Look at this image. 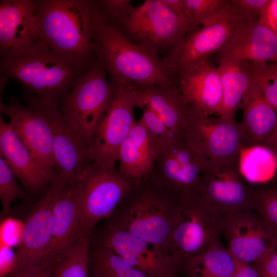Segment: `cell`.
I'll return each instance as SVG.
<instances>
[{"instance_id": "f6af8a7d", "label": "cell", "mask_w": 277, "mask_h": 277, "mask_svg": "<svg viewBox=\"0 0 277 277\" xmlns=\"http://www.w3.org/2000/svg\"><path fill=\"white\" fill-rule=\"evenodd\" d=\"M275 67V68H276V69L277 70V63H272Z\"/></svg>"}, {"instance_id": "7bdbcfd3", "label": "cell", "mask_w": 277, "mask_h": 277, "mask_svg": "<svg viewBox=\"0 0 277 277\" xmlns=\"http://www.w3.org/2000/svg\"><path fill=\"white\" fill-rule=\"evenodd\" d=\"M173 12L185 15V0H160Z\"/></svg>"}, {"instance_id": "836d02e7", "label": "cell", "mask_w": 277, "mask_h": 277, "mask_svg": "<svg viewBox=\"0 0 277 277\" xmlns=\"http://www.w3.org/2000/svg\"><path fill=\"white\" fill-rule=\"evenodd\" d=\"M229 0H185V15L190 24L197 28L219 13Z\"/></svg>"}, {"instance_id": "5bb4252c", "label": "cell", "mask_w": 277, "mask_h": 277, "mask_svg": "<svg viewBox=\"0 0 277 277\" xmlns=\"http://www.w3.org/2000/svg\"><path fill=\"white\" fill-rule=\"evenodd\" d=\"M207 160L181 132L159 151L154 171L149 177L180 195L196 190Z\"/></svg>"}, {"instance_id": "8d00e7d4", "label": "cell", "mask_w": 277, "mask_h": 277, "mask_svg": "<svg viewBox=\"0 0 277 277\" xmlns=\"http://www.w3.org/2000/svg\"><path fill=\"white\" fill-rule=\"evenodd\" d=\"M96 3L102 18L116 27L122 23L133 7L129 0H100Z\"/></svg>"}, {"instance_id": "603a6c76", "label": "cell", "mask_w": 277, "mask_h": 277, "mask_svg": "<svg viewBox=\"0 0 277 277\" xmlns=\"http://www.w3.org/2000/svg\"><path fill=\"white\" fill-rule=\"evenodd\" d=\"M177 84L183 97L195 110L207 115H219L223 89L217 67L209 61L202 63L181 73Z\"/></svg>"}, {"instance_id": "4dcf8cb0", "label": "cell", "mask_w": 277, "mask_h": 277, "mask_svg": "<svg viewBox=\"0 0 277 277\" xmlns=\"http://www.w3.org/2000/svg\"><path fill=\"white\" fill-rule=\"evenodd\" d=\"M90 238L83 236L52 268V277H88Z\"/></svg>"}, {"instance_id": "83f0119b", "label": "cell", "mask_w": 277, "mask_h": 277, "mask_svg": "<svg viewBox=\"0 0 277 277\" xmlns=\"http://www.w3.org/2000/svg\"><path fill=\"white\" fill-rule=\"evenodd\" d=\"M240 264L220 240L187 260L181 269L185 277H232Z\"/></svg>"}, {"instance_id": "8992f818", "label": "cell", "mask_w": 277, "mask_h": 277, "mask_svg": "<svg viewBox=\"0 0 277 277\" xmlns=\"http://www.w3.org/2000/svg\"><path fill=\"white\" fill-rule=\"evenodd\" d=\"M250 22L229 0L217 14L190 32L163 58L168 68L177 80L186 70L209 61L218 53L232 37Z\"/></svg>"}, {"instance_id": "74e56055", "label": "cell", "mask_w": 277, "mask_h": 277, "mask_svg": "<svg viewBox=\"0 0 277 277\" xmlns=\"http://www.w3.org/2000/svg\"><path fill=\"white\" fill-rule=\"evenodd\" d=\"M250 23L258 22L269 0H231Z\"/></svg>"}, {"instance_id": "d6986e66", "label": "cell", "mask_w": 277, "mask_h": 277, "mask_svg": "<svg viewBox=\"0 0 277 277\" xmlns=\"http://www.w3.org/2000/svg\"><path fill=\"white\" fill-rule=\"evenodd\" d=\"M52 240L48 265L52 268L83 236L76 186L55 177Z\"/></svg>"}, {"instance_id": "9a60e30c", "label": "cell", "mask_w": 277, "mask_h": 277, "mask_svg": "<svg viewBox=\"0 0 277 277\" xmlns=\"http://www.w3.org/2000/svg\"><path fill=\"white\" fill-rule=\"evenodd\" d=\"M134 267L151 277H177L180 268L161 248L132 233L108 225L96 240Z\"/></svg>"}, {"instance_id": "f35d334b", "label": "cell", "mask_w": 277, "mask_h": 277, "mask_svg": "<svg viewBox=\"0 0 277 277\" xmlns=\"http://www.w3.org/2000/svg\"><path fill=\"white\" fill-rule=\"evenodd\" d=\"M253 265L262 277H277V248L263 260Z\"/></svg>"}, {"instance_id": "e575fe53", "label": "cell", "mask_w": 277, "mask_h": 277, "mask_svg": "<svg viewBox=\"0 0 277 277\" xmlns=\"http://www.w3.org/2000/svg\"><path fill=\"white\" fill-rule=\"evenodd\" d=\"M248 64L253 80L262 90L267 102L277 112V70L273 64L248 62Z\"/></svg>"}, {"instance_id": "4fadbf2b", "label": "cell", "mask_w": 277, "mask_h": 277, "mask_svg": "<svg viewBox=\"0 0 277 277\" xmlns=\"http://www.w3.org/2000/svg\"><path fill=\"white\" fill-rule=\"evenodd\" d=\"M32 96L51 129L55 177L75 186L92 163L89 147L67 123L58 105Z\"/></svg>"}, {"instance_id": "ac0fdd59", "label": "cell", "mask_w": 277, "mask_h": 277, "mask_svg": "<svg viewBox=\"0 0 277 277\" xmlns=\"http://www.w3.org/2000/svg\"><path fill=\"white\" fill-rule=\"evenodd\" d=\"M182 132L208 160L226 159L245 148L239 123L211 117L194 108Z\"/></svg>"}, {"instance_id": "ffe728a7", "label": "cell", "mask_w": 277, "mask_h": 277, "mask_svg": "<svg viewBox=\"0 0 277 277\" xmlns=\"http://www.w3.org/2000/svg\"><path fill=\"white\" fill-rule=\"evenodd\" d=\"M0 156H2L24 187L37 193L55 180L32 155L25 144L0 114Z\"/></svg>"}, {"instance_id": "d590c367", "label": "cell", "mask_w": 277, "mask_h": 277, "mask_svg": "<svg viewBox=\"0 0 277 277\" xmlns=\"http://www.w3.org/2000/svg\"><path fill=\"white\" fill-rule=\"evenodd\" d=\"M141 109L143 114L140 120L148 131L158 153L170 143L174 135L153 111L146 108Z\"/></svg>"}, {"instance_id": "d4e9b609", "label": "cell", "mask_w": 277, "mask_h": 277, "mask_svg": "<svg viewBox=\"0 0 277 277\" xmlns=\"http://www.w3.org/2000/svg\"><path fill=\"white\" fill-rule=\"evenodd\" d=\"M240 108L243 111L239 124L245 148L263 146L277 129V112L253 78Z\"/></svg>"}, {"instance_id": "2e32d148", "label": "cell", "mask_w": 277, "mask_h": 277, "mask_svg": "<svg viewBox=\"0 0 277 277\" xmlns=\"http://www.w3.org/2000/svg\"><path fill=\"white\" fill-rule=\"evenodd\" d=\"M27 106L11 97L8 105L1 101L0 112L10 120L9 125L39 164L55 175L52 133L46 117L34 101L32 94L25 96Z\"/></svg>"}, {"instance_id": "f1b7e54d", "label": "cell", "mask_w": 277, "mask_h": 277, "mask_svg": "<svg viewBox=\"0 0 277 277\" xmlns=\"http://www.w3.org/2000/svg\"><path fill=\"white\" fill-rule=\"evenodd\" d=\"M276 167L275 155L265 146L248 147L240 151V171L250 185H259L269 181L273 176Z\"/></svg>"}, {"instance_id": "1f68e13d", "label": "cell", "mask_w": 277, "mask_h": 277, "mask_svg": "<svg viewBox=\"0 0 277 277\" xmlns=\"http://www.w3.org/2000/svg\"><path fill=\"white\" fill-rule=\"evenodd\" d=\"M250 185L253 194V209L277 237V183L267 182Z\"/></svg>"}, {"instance_id": "ab89813d", "label": "cell", "mask_w": 277, "mask_h": 277, "mask_svg": "<svg viewBox=\"0 0 277 277\" xmlns=\"http://www.w3.org/2000/svg\"><path fill=\"white\" fill-rule=\"evenodd\" d=\"M258 23L277 34V0H269Z\"/></svg>"}, {"instance_id": "d6a6232c", "label": "cell", "mask_w": 277, "mask_h": 277, "mask_svg": "<svg viewBox=\"0 0 277 277\" xmlns=\"http://www.w3.org/2000/svg\"><path fill=\"white\" fill-rule=\"evenodd\" d=\"M29 195L19 186L16 176L0 156V199L4 214L9 213L12 203L17 199L27 200Z\"/></svg>"}, {"instance_id": "6da1fadb", "label": "cell", "mask_w": 277, "mask_h": 277, "mask_svg": "<svg viewBox=\"0 0 277 277\" xmlns=\"http://www.w3.org/2000/svg\"><path fill=\"white\" fill-rule=\"evenodd\" d=\"M41 39L72 64L88 69L94 56L96 1H35Z\"/></svg>"}, {"instance_id": "ee69618b", "label": "cell", "mask_w": 277, "mask_h": 277, "mask_svg": "<svg viewBox=\"0 0 277 277\" xmlns=\"http://www.w3.org/2000/svg\"><path fill=\"white\" fill-rule=\"evenodd\" d=\"M263 146H265L271 150L277 159V129Z\"/></svg>"}, {"instance_id": "cb8c5ba5", "label": "cell", "mask_w": 277, "mask_h": 277, "mask_svg": "<svg viewBox=\"0 0 277 277\" xmlns=\"http://www.w3.org/2000/svg\"><path fill=\"white\" fill-rule=\"evenodd\" d=\"M136 85V107L153 111L172 134L182 132L193 108L185 100L178 85Z\"/></svg>"}, {"instance_id": "e0dca14e", "label": "cell", "mask_w": 277, "mask_h": 277, "mask_svg": "<svg viewBox=\"0 0 277 277\" xmlns=\"http://www.w3.org/2000/svg\"><path fill=\"white\" fill-rule=\"evenodd\" d=\"M54 196L55 187L52 184L28 216L15 254L13 271L51 268L47 261L52 240Z\"/></svg>"}, {"instance_id": "52a82bcc", "label": "cell", "mask_w": 277, "mask_h": 277, "mask_svg": "<svg viewBox=\"0 0 277 277\" xmlns=\"http://www.w3.org/2000/svg\"><path fill=\"white\" fill-rule=\"evenodd\" d=\"M179 196L180 214L168 251L181 269L187 260L220 240L222 221V213L205 202L196 190Z\"/></svg>"}, {"instance_id": "7402d4cb", "label": "cell", "mask_w": 277, "mask_h": 277, "mask_svg": "<svg viewBox=\"0 0 277 277\" xmlns=\"http://www.w3.org/2000/svg\"><path fill=\"white\" fill-rule=\"evenodd\" d=\"M222 61L258 64L277 63V34L258 22L249 23L215 56Z\"/></svg>"}, {"instance_id": "4316f807", "label": "cell", "mask_w": 277, "mask_h": 277, "mask_svg": "<svg viewBox=\"0 0 277 277\" xmlns=\"http://www.w3.org/2000/svg\"><path fill=\"white\" fill-rule=\"evenodd\" d=\"M223 89L222 106L219 116L234 121L236 111L240 109L244 95L252 76L248 62L222 61L217 67Z\"/></svg>"}, {"instance_id": "44dd1931", "label": "cell", "mask_w": 277, "mask_h": 277, "mask_svg": "<svg viewBox=\"0 0 277 277\" xmlns=\"http://www.w3.org/2000/svg\"><path fill=\"white\" fill-rule=\"evenodd\" d=\"M39 40L35 1L1 0V55L19 50Z\"/></svg>"}, {"instance_id": "b9f144b4", "label": "cell", "mask_w": 277, "mask_h": 277, "mask_svg": "<svg viewBox=\"0 0 277 277\" xmlns=\"http://www.w3.org/2000/svg\"><path fill=\"white\" fill-rule=\"evenodd\" d=\"M232 277H262L259 270L253 264L240 263Z\"/></svg>"}, {"instance_id": "7c38bea8", "label": "cell", "mask_w": 277, "mask_h": 277, "mask_svg": "<svg viewBox=\"0 0 277 277\" xmlns=\"http://www.w3.org/2000/svg\"><path fill=\"white\" fill-rule=\"evenodd\" d=\"M222 235L239 262L256 263L277 248V237L253 208L222 214Z\"/></svg>"}, {"instance_id": "3957f363", "label": "cell", "mask_w": 277, "mask_h": 277, "mask_svg": "<svg viewBox=\"0 0 277 277\" xmlns=\"http://www.w3.org/2000/svg\"><path fill=\"white\" fill-rule=\"evenodd\" d=\"M180 211L179 195L149 177L138 183L124 197L108 225L130 232L169 254L170 238Z\"/></svg>"}, {"instance_id": "7a4b0ae2", "label": "cell", "mask_w": 277, "mask_h": 277, "mask_svg": "<svg viewBox=\"0 0 277 277\" xmlns=\"http://www.w3.org/2000/svg\"><path fill=\"white\" fill-rule=\"evenodd\" d=\"M98 9V8H97ZM94 55L116 86L120 84L178 85L177 79L156 52L140 45L98 13Z\"/></svg>"}, {"instance_id": "30bf717a", "label": "cell", "mask_w": 277, "mask_h": 277, "mask_svg": "<svg viewBox=\"0 0 277 277\" xmlns=\"http://www.w3.org/2000/svg\"><path fill=\"white\" fill-rule=\"evenodd\" d=\"M240 153L219 160H207L196 189L201 197L221 213L253 208L251 185L242 175Z\"/></svg>"}, {"instance_id": "f546056e", "label": "cell", "mask_w": 277, "mask_h": 277, "mask_svg": "<svg viewBox=\"0 0 277 277\" xmlns=\"http://www.w3.org/2000/svg\"><path fill=\"white\" fill-rule=\"evenodd\" d=\"M90 277H151L111 250L96 246L90 249Z\"/></svg>"}, {"instance_id": "277c9868", "label": "cell", "mask_w": 277, "mask_h": 277, "mask_svg": "<svg viewBox=\"0 0 277 277\" xmlns=\"http://www.w3.org/2000/svg\"><path fill=\"white\" fill-rule=\"evenodd\" d=\"M87 70L58 55L41 39L2 55L0 64L1 76L16 80L29 93L57 105Z\"/></svg>"}, {"instance_id": "5b68a950", "label": "cell", "mask_w": 277, "mask_h": 277, "mask_svg": "<svg viewBox=\"0 0 277 277\" xmlns=\"http://www.w3.org/2000/svg\"><path fill=\"white\" fill-rule=\"evenodd\" d=\"M95 56L88 70L63 99L61 112L70 126L90 147L113 101L116 86Z\"/></svg>"}, {"instance_id": "8fae6325", "label": "cell", "mask_w": 277, "mask_h": 277, "mask_svg": "<svg viewBox=\"0 0 277 277\" xmlns=\"http://www.w3.org/2000/svg\"><path fill=\"white\" fill-rule=\"evenodd\" d=\"M137 95L136 84L116 86L113 101L90 147L94 165L106 169L115 168L119 149L136 122L134 110Z\"/></svg>"}, {"instance_id": "ba28073f", "label": "cell", "mask_w": 277, "mask_h": 277, "mask_svg": "<svg viewBox=\"0 0 277 277\" xmlns=\"http://www.w3.org/2000/svg\"><path fill=\"white\" fill-rule=\"evenodd\" d=\"M116 28L134 43L166 56L198 27L192 26L185 15L173 12L160 0H146L141 5L133 6Z\"/></svg>"}, {"instance_id": "60d3db41", "label": "cell", "mask_w": 277, "mask_h": 277, "mask_svg": "<svg viewBox=\"0 0 277 277\" xmlns=\"http://www.w3.org/2000/svg\"><path fill=\"white\" fill-rule=\"evenodd\" d=\"M52 268L33 270L24 272L13 271L7 277H52Z\"/></svg>"}, {"instance_id": "484cf974", "label": "cell", "mask_w": 277, "mask_h": 277, "mask_svg": "<svg viewBox=\"0 0 277 277\" xmlns=\"http://www.w3.org/2000/svg\"><path fill=\"white\" fill-rule=\"evenodd\" d=\"M157 152L146 128L139 120L121 145L117 154L118 170L136 182L149 178L153 173Z\"/></svg>"}, {"instance_id": "9c48e42d", "label": "cell", "mask_w": 277, "mask_h": 277, "mask_svg": "<svg viewBox=\"0 0 277 277\" xmlns=\"http://www.w3.org/2000/svg\"><path fill=\"white\" fill-rule=\"evenodd\" d=\"M138 183L126 177L116 168L106 169L90 164L75 186L83 235L90 238L97 222L109 219Z\"/></svg>"}]
</instances>
